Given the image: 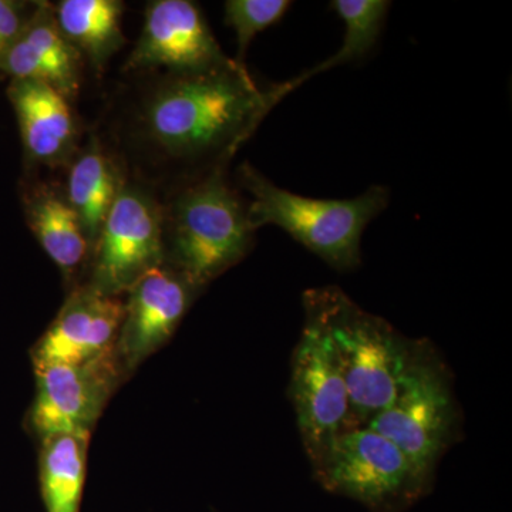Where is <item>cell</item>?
<instances>
[{
	"label": "cell",
	"instance_id": "cell-1",
	"mask_svg": "<svg viewBox=\"0 0 512 512\" xmlns=\"http://www.w3.org/2000/svg\"><path fill=\"white\" fill-rule=\"evenodd\" d=\"M279 101L245 64L160 73L131 106L124 134L141 163L178 185L227 168Z\"/></svg>",
	"mask_w": 512,
	"mask_h": 512
},
{
	"label": "cell",
	"instance_id": "cell-2",
	"mask_svg": "<svg viewBox=\"0 0 512 512\" xmlns=\"http://www.w3.org/2000/svg\"><path fill=\"white\" fill-rule=\"evenodd\" d=\"M248 202L217 168L178 185L164 205L165 264L202 289L239 264L254 245Z\"/></svg>",
	"mask_w": 512,
	"mask_h": 512
},
{
	"label": "cell",
	"instance_id": "cell-3",
	"mask_svg": "<svg viewBox=\"0 0 512 512\" xmlns=\"http://www.w3.org/2000/svg\"><path fill=\"white\" fill-rule=\"evenodd\" d=\"M303 301L322 316L348 386L350 424L366 426L392 404L412 366L417 340L365 311L338 286L309 289Z\"/></svg>",
	"mask_w": 512,
	"mask_h": 512
},
{
	"label": "cell",
	"instance_id": "cell-4",
	"mask_svg": "<svg viewBox=\"0 0 512 512\" xmlns=\"http://www.w3.org/2000/svg\"><path fill=\"white\" fill-rule=\"evenodd\" d=\"M238 181L251 195L248 220L254 231L265 225L284 229L339 272L359 268L363 231L390 201V192L382 185L349 200L303 197L278 187L249 163L239 165Z\"/></svg>",
	"mask_w": 512,
	"mask_h": 512
},
{
	"label": "cell",
	"instance_id": "cell-5",
	"mask_svg": "<svg viewBox=\"0 0 512 512\" xmlns=\"http://www.w3.org/2000/svg\"><path fill=\"white\" fill-rule=\"evenodd\" d=\"M366 426L399 447L423 483L429 484L461 429L450 370L429 340H417L402 389Z\"/></svg>",
	"mask_w": 512,
	"mask_h": 512
},
{
	"label": "cell",
	"instance_id": "cell-6",
	"mask_svg": "<svg viewBox=\"0 0 512 512\" xmlns=\"http://www.w3.org/2000/svg\"><path fill=\"white\" fill-rule=\"evenodd\" d=\"M305 322L293 350L289 394L306 456L318 463L332 441L349 429L348 386L322 316L303 301Z\"/></svg>",
	"mask_w": 512,
	"mask_h": 512
},
{
	"label": "cell",
	"instance_id": "cell-7",
	"mask_svg": "<svg viewBox=\"0 0 512 512\" xmlns=\"http://www.w3.org/2000/svg\"><path fill=\"white\" fill-rule=\"evenodd\" d=\"M89 288L120 296L138 279L165 264L164 205L150 185L124 181L92 252Z\"/></svg>",
	"mask_w": 512,
	"mask_h": 512
},
{
	"label": "cell",
	"instance_id": "cell-8",
	"mask_svg": "<svg viewBox=\"0 0 512 512\" xmlns=\"http://www.w3.org/2000/svg\"><path fill=\"white\" fill-rule=\"evenodd\" d=\"M313 470L328 490L373 508L413 497L426 487L399 447L367 426L342 431Z\"/></svg>",
	"mask_w": 512,
	"mask_h": 512
},
{
	"label": "cell",
	"instance_id": "cell-9",
	"mask_svg": "<svg viewBox=\"0 0 512 512\" xmlns=\"http://www.w3.org/2000/svg\"><path fill=\"white\" fill-rule=\"evenodd\" d=\"M117 350L79 363L35 367L36 396L29 423L40 439L92 433L123 372Z\"/></svg>",
	"mask_w": 512,
	"mask_h": 512
},
{
	"label": "cell",
	"instance_id": "cell-10",
	"mask_svg": "<svg viewBox=\"0 0 512 512\" xmlns=\"http://www.w3.org/2000/svg\"><path fill=\"white\" fill-rule=\"evenodd\" d=\"M237 60L225 55L197 3L154 0L146 8L143 30L128 56L127 73L205 72Z\"/></svg>",
	"mask_w": 512,
	"mask_h": 512
},
{
	"label": "cell",
	"instance_id": "cell-11",
	"mask_svg": "<svg viewBox=\"0 0 512 512\" xmlns=\"http://www.w3.org/2000/svg\"><path fill=\"white\" fill-rule=\"evenodd\" d=\"M198 292L168 264L151 269L131 286L116 346L124 369H136L170 340Z\"/></svg>",
	"mask_w": 512,
	"mask_h": 512
},
{
	"label": "cell",
	"instance_id": "cell-12",
	"mask_svg": "<svg viewBox=\"0 0 512 512\" xmlns=\"http://www.w3.org/2000/svg\"><path fill=\"white\" fill-rule=\"evenodd\" d=\"M124 302L89 286L72 292L32 349L33 366L79 365L116 349Z\"/></svg>",
	"mask_w": 512,
	"mask_h": 512
},
{
	"label": "cell",
	"instance_id": "cell-13",
	"mask_svg": "<svg viewBox=\"0 0 512 512\" xmlns=\"http://www.w3.org/2000/svg\"><path fill=\"white\" fill-rule=\"evenodd\" d=\"M8 99L18 119L28 165L67 167L82 138L70 101L49 84L12 79Z\"/></svg>",
	"mask_w": 512,
	"mask_h": 512
},
{
	"label": "cell",
	"instance_id": "cell-14",
	"mask_svg": "<svg viewBox=\"0 0 512 512\" xmlns=\"http://www.w3.org/2000/svg\"><path fill=\"white\" fill-rule=\"evenodd\" d=\"M82 59L57 28L53 5L40 2L22 35L0 57V72L49 84L72 101L82 86Z\"/></svg>",
	"mask_w": 512,
	"mask_h": 512
},
{
	"label": "cell",
	"instance_id": "cell-15",
	"mask_svg": "<svg viewBox=\"0 0 512 512\" xmlns=\"http://www.w3.org/2000/svg\"><path fill=\"white\" fill-rule=\"evenodd\" d=\"M22 205L26 224L40 247L64 278H73L90 258L92 245L64 192L42 181L26 184L22 188Z\"/></svg>",
	"mask_w": 512,
	"mask_h": 512
},
{
	"label": "cell",
	"instance_id": "cell-16",
	"mask_svg": "<svg viewBox=\"0 0 512 512\" xmlns=\"http://www.w3.org/2000/svg\"><path fill=\"white\" fill-rule=\"evenodd\" d=\"M126 178L117 158L96 134L87 138L67 164L64 197L92 248Z\"/></svg>",
	"mask_w": 512,
	"mask_h": 512
},
{
	"label": "cell",
	"instance_id": "cell-17",
	"mask_svg": "<svg viewBox=\"0 0 512 512\" xmlns=\"http://www.w3.org/2000/svg\"><path fill=\"white\" fill-rule=\"evenodd\" d=\"M53 12L64 39L99 73L126 45L121 29L124 3L120 0H62L53 6Z\"/></svg>",
	"mask_w": 512,
	"mask_h": 512
},
{
	"label": "cell",
	"instance_id": "cell-18",
	"mask_svg": "<svg viewBox=\"0 0 512 512\" xmlns=\"http://www.w3.org/2000/svg\"><path fill=\"white\" fill-rule=\"evenodd\" d=\"M90 434H57L42 440L39 473L47 512H79Z\"/></svg>",
	"mask_w": 512,
	"mask_h": 512
},
{
	"label": "cell",
	"instance_id": "cell-19",
	"mask_svg": "<svg viewBox=\"0 0 512 512\" xmlns=\"http://www.w3.org/2000/svg\"><path fill=\"white\" fill-rule=\"evenodd\" d=\"M392 3L387 0H333L330 8L338 13L345 25L342 46L335 55L316 64L312 69L299 74L289 82L274 86L276 97L281 101L306 80L323 72L363 59L372 52L383 32L387 12Z\"/></svg>",
	"mask_w": 512,
	"mask_h": 512
},
{
	"label": "cell",
	"instance_id": "cell-20",
	"mask_svg": "<svg viewBox=\"0 0 512 512\" xmlns=\"http://www.w3.org/2000/svg\"><path fill=\"white\" fill-rule=\"evenodd\" d=\"M288 0H228L224 6L225 25L237 36V62L244 64L249 45L258 33L276 25L291 8Z\"/></svg>",
	"mask_w": 512,
	"mask_h": 512
},
{
	"label": "cell",
	"instance_id": "cell-21",
	"mask_svg": "<svg viewBox=\"0 0 512 512\" xmlns=\"http://www.w3.org/2000/svg\"><path fill=\"white\" fill-rule=\"evenodd\" d=\"M40 2L0 0V57L18 40L35 15Z\"/></svg>",
	"mask_w": 512,
	"mask_h": 512
}]
</instances>
